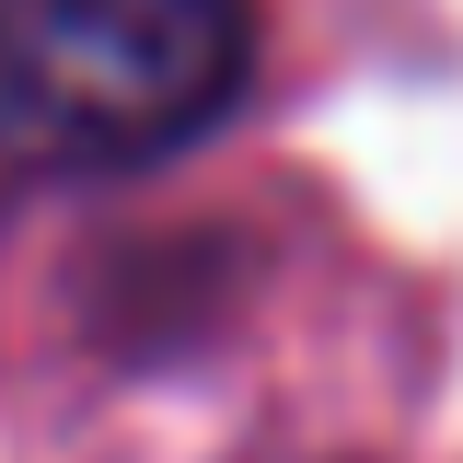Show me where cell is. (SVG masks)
Instances as JSON below:
<instances>
[{"instance_id": "obj_1", "label": "cell", "mask_w": 463, "mask_h": 463, "mask_svg": "<svg viewBox=\"0 0 463 463\" xmlns=\"http://www.w3.org/2000/svg\"><path fill=\"white\" fill-rule=\"evenodd\" d=\"M255 58L243 0H0V163L128 174L221 128Z\"/></svg>"}]
</instances>
